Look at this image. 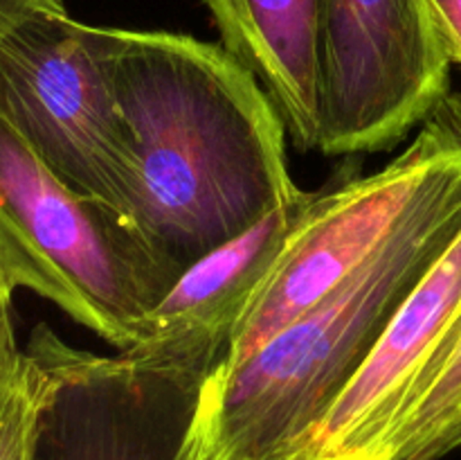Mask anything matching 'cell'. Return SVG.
Segmentation results:
<instances>
[{
	"mask_svg": "<svg viewBox=\"0 0 461 460\" xmlns=\"http://www.w3.org/2000/svg\"><path fill=\"white\" fill-rule=\"evenodd\" d=\"M461 325V235L403 302L372 356L288 460H376Z\"/></svg>",
	"mask_w": 461,
	"mask_h": 460,
	"instance_id": "8",
	"label": "cell"
},
{
	"mask_svg": "<svg viewBox=\"0 0 461 460\" xmlns=\"http://www.w3.org/2000/svg\"><path fill=\"white\" fill-rule=\"evenodd\" d=\"M36 388L18 341L0 354V460H32Z\"/></svg>",
	"mask_w": 461,
	"mask_h": 460,
	"instance_id": "12",
	"label": "cell"
},
{
	"mask_svg": "<svg viewBox=\"0 0 461 460\" xmlns=\"http://www.w3.org/2000/svg\"><path fill=\"white\" fill-rule=\"evenodd\" d=\"M12 298L14 289L9 287L5 275L0 273V354L5 347L16 343V332H14V320H12Z\"/></svg>",
	"mask_w": 461,
	"mask_h": 460,
	"instance_id": "15",
	"label": "cell"
},
{
	"mask_svg": "<svg viewBox=\"0 0 461 460\" xmlns=\"http://www.w3.org/2000/svg\"><path fill=\"white\" fill-rule=\"evenodd\" d=\"M450 95V59L426 0H324L318 149L383 152Z\"/></svg>",
	"mask_w": 461,
	"mask_h": 460,
	"instance_id": "7",
	"label": "cell"
},
{
	"mask_svg": "<svg viewBox=\"0 0 461 460\" xmlns=\"http://www.w3.org/2000/svg\"><path fill=\"white\" fill-rule=\"evenodd\" d=\"M36 388L32 460H180L216 352L77 350L39 325L23 347Z\"/></svg>",
	"mask_w": 461,
	"mask_h": 460,
	"instance_id": "6",
	"label": "cell"
},
{
	"mask_svg": "<svg viewBox=\"0 0 461 460\" xmlns=\"http://www.w3.org/2000/svg\"><path fill=\"white\" fill-rule=\"evenodd\" d=\"M0 120L72 192L133 230L138 165L104 61L102 27L68 12H41L14 27L0 41Z\"/></svg>",
	"mask_w": 461,
	"mask_h": 460,
	"instance_id": "5",
	"label": "cell"
},
{
	"mask_svg": "<svg viewBox=\"0 0 461 460\" xmlns=\"http://www.w3.org/2000/svg\"><path fill=\"white\" fill-rule=\"evenodd\" d=\"M450 63L461 66V0H426Z\"/></svg>",
	"mask_w": 461,
	"mask_h": 460,
	"instance_id": "13",
	"label": "cell"
},
{
	"mask_svg": "<svg viewBox=\"0 0 461 460\" xmlns=\"http://www.w3.org/2000/svg\"><path fill=\"white\" fill-rule=\"evenodd\" d=\"M311 197L313 192H302L241 237L189 266L151 311L147 343L135 350L212 347L219 356L234 325L273 273Z\"/></svg>",
	"mask_w": 461,
	"mask_h": 460,
	"instance_id": "9",
	"label": "cell"
},
{
	"mask_svg": "<svg viewBox=\"0 0 461 460\" xmlns=\"http://www.w3.org/2000/svg\"><path fill=\"white\" fill-rule=\"evenodd\" d=\"M41 12H66L63 0H0V41L25 18Z\"/></svg>",
	"mask_w": 461,
	"mask_h": 460,
	"instance_id": "14",
	"label": "cell"
},
{
	"mask_svg": "<svg viewBox=\"0 0 461 460\" xmlns=\"http://www.w3.org/2000/svg\"><path fill=\"white\" fill-rule=\"evenodd\" d=\"M221 45L264 86L300 149H318V41L324 0H205Z\"/></svg>",
	"mask_w": 461,
	"mask_h": 460,
	"instance_id": "10",
	"label": "cell"
},
{
	"mask_svg": "<svg viewBox=\"0 0 461 460\" xmlns=\"http://www.w3.org/2000/svg\"><path fill=\"white\" fill-rule=\"evenodd\" d=\"M461 449V325L435 377L401 418L376 460H439Z\"/></svg>",
	"mask_w": 461,
	"mask_h": 460,
	"instance_id": "11",
	"label": "cell"
},
{
	"mask_svg": "<svg viewBox=\"0 0 461 460\" xmlns=\"http://www.w3.org/2000/svg\"><path fill=\"white\" fill-rule=\"evenodd\" d=\"M102 43L133 138V230L176 282L304 192L282 115L223 45L117 27H102Z\"/></svg>",
	"mask_w": 461,
	"mask_h": 460,
	"instance_id": "1",
	"label": "cell"
},
{
	"mask_svg": "<svg viewBox=\"0 0 461 460\" xmlns=\"http://www.w3.org/2000/svg\"><path fill=\"white\" fill-rule=\"evenodd\" d=\"M461 235V188L223 377H207L180 460H288Z\"/></svg>",
	"mask_w": 461,
	"mask_h": 460,
	"instance_id": "2",
	"label": "cell"
},
{
	"mask_svg": "<svg viewBox=\"0 0 461 460\" xmlns=\"http://www.w3.org/2000/svg\"><path fill=\"white\" fill-rule=\"evenodd\" d=\"M0 273L120 352L147 343L176 280L108 207L57 179L0 120Z\"/></svg>",
	"mask_w": 461,
	"mask_h": 460,
	"instance_id": "3",
	"label": "cell"
},
{
	"mask_svg": "<svg viewBox=\"0 0 461 460\" xmlns=\"http://www.w3.org/2000/svg\"><path fill=\"white\" fill-rule=\"evenodd\" d=\"M461 188V93L376 174L313 192L273 273L221 347L207 377L246 363L286 325L363 269L410 219Z\"/></svg>",
	"mask_w": 461,
	"mask_h": 460,
	"instance_id": "4",
	"label": "cell"
}]
</instances>
